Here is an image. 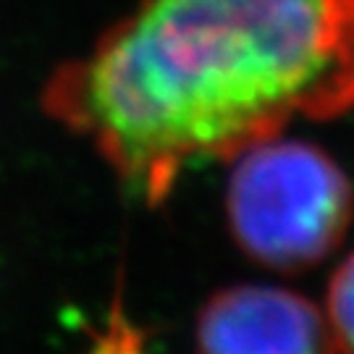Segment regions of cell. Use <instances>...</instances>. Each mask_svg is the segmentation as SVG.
<instances>
[{"label": "cell", "instance_id": "cell-1", "mask_svg": "<svg viewBox=\"0 0 354 354\" xmlns=\"http://www.w3.org/2000/svg\"><path fill=\"white\" fill-rule=\"evenodd\" d=\"M124 189L168 200L184 171L354 108V0H142L42 89Z\"/></svg>", "mask_w": 354, "mask_h": 354}, {"label": "cell", "instance_id": "cell-2", "mask_svg": "<svg viewBox=\"0 0 354 354\" xmlns=\"http://www.w3.org/2000/svg\"><path fill=\"white\" fill-rule=\"evenodd\" d=\"M354 213L352 184L315 145L268 140L236 158L226 215L244 252L281 273L317 266L344 241Z\"/></svg>", "mask_w": 354, "mask_h": 354}, {"label": "cell", "instance_id": "cell-3", "mask_svg": "<svg viewBox=\"0 0 354 354\" xmlns=\"http://www.w3.org/2000/svg\"><path fill=\"white\" fill-rule=\"evenodd\" d=\"M203 354H342L328 317L302 294L234 286L207 299L197 317Z\"/></svg>", "mask_w": 354, "mask_h": 354}, {"label": "cell", "instance_id": "cell-4", "mask_svg": "<svg viewBox=\"0 0 354 354\" xmlns=\"http://www.w3.org/2000/svg\"><path fill=\"white\" fill-rule=\"evenodd\" d=\"M326 317L342 354H354V252L344 260L328 283Z\"/></svg>", "mask_w": 354, "mask_h": 354}]
</instances>
